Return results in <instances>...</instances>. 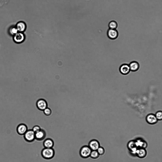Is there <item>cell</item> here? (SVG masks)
<instances>
[{
    "mask_svg": "<svg viewBox=\"0 0 162 162\" xmlns=\"http://www.w3.org/2000/svg\"><path fill=\"white\" fill-rule=\"evenodd\" d=\"M41 155L42 157L46 160L52 159L54 156L55 152L53 148H44L42 150Z\"/></svg>",
    "mask_w": 162,
    "mask_h": 162,
    "instance_id": "1",
    "label": "cell"
},
{
    "mask_svg": "<svg viewBox=\"0 0 162 162\" xmlns=\"http://www.w3.org/2000/svg\"><path fill=\"white\" fill-rule=\"evenodd\" d=\"M35 133L32 129L28 130L23 135L25 140L28 143H31L34 141L35 139Z\"/></svg>",
    "mask_w": 162,
    "mask_h": 162,
    "instance_id": "2",
    "label": "cell"
},
{
    "mask_svg": "<svg viewBox=\"0 0 162 162\" xmlns=\"http://www.w3.org/2000/svg\"><path fill=\"white\" fill-rule=\"evenodd\" d=\"M127 147L130 151L135 153L139 147L136 140H132L129 141L127 143Z\"/></svg>",
    "mask_w": 162,
    "mask_h": 162,
    "instance_id": "3",
    "label": "cell"
},
{
    "mask_svg": "<svg viewBox=\"0 0 162 162\" xmlns=\"http://www.w3.org/2000/svg\"><path fill=\"white\" fill-rule=\"evenodd\" d=\"M92 150L88 146H85L81 148L80 151V156L83 158H86L90 156Z\"/></svg>",
    "mask_w": 162,
    "mask_h": 162,
    "instance_id": "4",
    "label": "cell"
},
{
    "mask_svg": "<svg viewBox=\"0 0 162 162\" xmlns=\"http://www.w3.org/2000/svg\"><path fill=\"white\" fill-rule=\"evenodd\" d=\"M119 70L120 73L124 75H128L132 72L130 70L129 65L126 63L123 64L120 66Z\"/></svg>",
    "mask_w": 162,
    "mask_h": 162,
    "instance_id": "5",
    "label": "cell"
},
{
    "mask_svg": "<svg viewBox=\"0 0 162 162\" xmlns=\"http://www.w3.org/2000/svg\"><path fill=\"white\" fill-rule=\"evenodd\" d=\"M36 106L39 110L43 111L47 107V104L46 100L43 99L38 100L36 102Z\"/></svg>",
    "mask_w": 162,
    "mask_h": 162,
    "instance_id": "6",
    "label": "cell"
},
{
    "mask_svg": "<svg viewBox=\"0 0 162 162\" xmlns=\"http://www.w3.org/2000/svg\"><path fill=\"white\" fill-rule=\"evenodd\" d=\"M28 130L27 126L23 124H19L18 126L16 129L17 133L20 135H23Z\"/></svg>",
    "mask_w": 162,
    "mask_h": 162,
    "instance_id": "7",
    "label": "cell"
},
{
    "mask_svg": "<svg viewBox=\"0 0 162 162\" xmlns=\"http://www.w3.org/2000/svg\"><path fill=\"white\" fill-rule=\"evenodd\" d=\"M136 155L138 157L142 158L145 157L147 154L146 148L139 147L135 152Z\"/></svg>",
    "mask_w": 162,
    "mask_h": 162,
    "instance_id": "8",
    "label": "cell"
},
{
    "mask_svg": "<svg viewBox=\"0 0 162 162\" xmlns=\"http://www.w3.org/2000/svg\"><path fill=\"white\" fill-rule=\"evenodd\" d=\"M35 139L39 141H41L44 140L46 136L45 131L42 129L38 132L35 133Z\"/></svg>",
    "mask_w": 162,
    "mask_h": 162,
    "instance_id": "9",
    "label": "cell"
},
{
    "mask_svg": "<svg viewBox=\"0 0 162 162\" xmlns=\"http://www.w3.org/2000/svg\"><path fill=\"white\" fill-rule=\"evenodd\" d=\"M129 65L131 71L134 72L138 71L140 72L139 71H140L141 72L140 69V65L138 62L135 61H133L131 62Z\"/></svg>",
    "mask_w": 162,
    "mask_h": 162,
    "instance_id": "10",
    "label": "cell"
},
{
    "mask_svg": "<svg viewBox=\"0 0 162 162\" xmlns=\"http://www.w3.org/2000/svg\"><path fill=\"white\" fill-rule=\"evenodd\" d=\"M107 35L110 39L112 40L115 39L118 37V33L116 29H110L108 31Z\"/></svg>",
    "mask_w": 162,
    "mask_h": 162,
    "instance_id": "11",
    "label": "cell"
},
{
    "mask_svg": "<svg viewBox=\"0 0 162 162\" xmlns=\"http://www.w3.org/2000/svg\"><path fill=\"white\" fill-rule=\"evenodd\" d=\"M146 120L148 123L151 124H156L158 121L155 115L152 114H148L146 116Z\"/></svg>",
    "mask_w": 162,
    "mask_h": 162,
    "instance_id": "12",
    "label": "cell"
},
{
    "mask_svg": "<svg viewBox=\"0 0 162 162\" xmlns=\"http://www.w3.org/2000/svg\"><path fill=\"white\" fill-rule=\"evenodd\" d=\"M43 144L44 148H53L54 145V143L51 138H48L44 140Z\"/></svg>",
    "mask_w": 162,
    "mask_h": 162,
    "instance_id": "13",
    "label": "cell"
},
{
    "mask_svg": "<svg viewBox=\"0 0 162 162\" xmlns=\"http://www.w3.org/2000/svg\"><path fill=\"white\" fill-rule=\"evenodd\" d=\"M88 146L92 150H97L100 147L98 142L95 139L92 140L90 142Z\"/></svg>",
    "mask_w": 162,
    "mask_h": 162,
    "instance_id": "14",
    "label": "cell"
},
{
    "mask_svg": "<svg viewBox=\"0 0 162 162\" xmlns=\"http://www.w3.org/2000/svg\"><path fill=\"white\" fill-rule=\"evenodd\" d=\"M24 34L21 32L17 33L14 35L13 39L16 42L20 43L24 40Z\"/></svg>",
    "mask_w": 162,
    "mask_h": 162,
    "instance_id": "15",
    "label": "cell"
},
{
    "mask_svg": "<svg viewBox=\"0 0 162 162\" xmlns=\"http://www.w3.org/2000/svg\"><path fill=\"white\" fill-rule=\"evenodd\" d=\"M139 147L146 148L148 146L147 142L145 140L141 139L139 138L136 139Z\"/></svg>",
    "mask_w": 162,
    "mask_h": 162,
    "instance_id": "16",
    "label": "cell"
},
{
    "mask_svg": "<svg viewBox=\"0 0 162 162\" xmlns=\"http://www.w3.org/2000/svg\"><path fill=\"white\" fill-rule=\"evenodd\" d=\"M26 27L25 24L22 22H20L18 23L16 26V28L18 31L22 32L24 31Z\"/></svg>",
    "mask_w": 162,
    "mask_h": 162,
    "instance_id": "17",
    "label": "cell"
},
{
    "mask_svg": "<svg viewBox=\"0 0 162 162\" xmlns=\"http://www.w3.org/2000/svg\"><path fill=\"white\" fill-rule=\"evenodd\" d=\"M117 26V23L114 21H111L109 24V26L110 29H116Z\"/></svg>",
    "mask_w": 162,
    "mask_h": 162,
    "instance_id": "18",
    "label": "cell"
},
{
    "mask_svg": "<svg viewBox=\"0 0 162 162\" xmlns=\"http://www.w3.org/2000/svg\"><path fill=\"white\" fill-rule=\"evenodd\" d=\"M99 155L97 150H92L90 156L93 158H95L97 157Z\"/></svg>",
    "mask_w": 162,
    "mask_h": 162,
    "instance_id": "19",
    "label": "cell"
},
{
    "mask_svg": "<svg viewBox=\"0 0 162 162\" xmlns=\"http://www.w3.org/2000/svg\"><path fill=\"white\" fill-rule=\"evenodd\" d=\"M155 115L158 120H162V111H159L157 112Z\"/></svg>",
    "mask_w": 162,
    "mask_h": 162,
    "instance_id": "20",
    "label": "cell"
},
{
    "mask_svg": "<svg viewBox=\"0 0 162 162\" xmlns=\"http://www.w3.org/2000/svg\"><path fill=\"white\" fill-rule=\"evenodd\" d=\"M44 114L47 116L50 115L51 113V109L47 107L43 111Z\"/></svg>",
    "mask_w": 162,
    "mask_h": 162,
    "instance_id": "21",
    "label": "cell"
},
{
    "mask_svg": "<svg viewBox=\"0 0 162 162\" xmlns=\"http://www.w3.org/2000/svg\"><path fill=\"white\" fill-rule=\"evenodd\" d=\"M41 129L39 126L36 125L33 127L32 129L35 133L40 131Z\"/></svg>",
    "mask_w": 162,
    "mask_h": 162,
    "instance_id": "22",
    "label": "cell"
},
{
    "mask_svg": "<svg viewBox=\"0 0 162 162\" xmlns=\"http://www.w3.org/2000/svg\"><path fill=\"white\" fill-rule=\"evenodd\" d=\"M10 31L12 34L14 35L18 33V31L16 27H13L10 29Z\"/></svg>",
    "mask_w": 162,
    "mask_h": 162,
    "instance_id": "23",
    "label": "cell"
},
{
    "mask_svg": "<svg viewBox=\"0 0 162 162\" xmlns=\"http://www.w3.org/2000/svg\"><path fill=\"white\" fill-rule=\"evenodd\" d=\"M97 151L100 155H102L103 154L104 152V148L100 146L97 150Z\"/></svg>",
    "mask_w": 162,
    "mask_h": 162,
    "instance_id": "24",
    "label": "cell"
}]
</instances>
